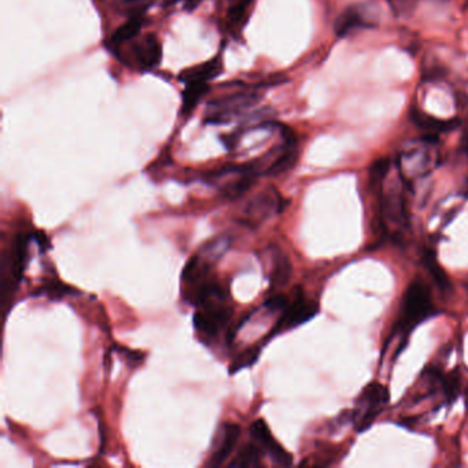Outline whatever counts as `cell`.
Instances as JSON below:
<instances>
[{
	"label": "cell",
	"mask_w": 468,
	"mask_h": 468,
	"mask_svg": "<svg viewBox=\"0 0 468 468\" xmlns=\"http://www.w3.org/2000/svg\"><path fill=\"white\" fill-rule=\"evenodd\" d=\"M261 87H251L249 90L238 91L234 94H227L217 99H213L205 113V124L219 125L227 124L242 112L253 108L258 103L261 94L258 93Z\"/></svg>",
	"instance_id": "obj_1"
},
{
	"label": "cell",
	"mask_w": 468,
	"mask_h": 468,
	"mask_svg": "<svg viewBox=\"0 0 468 468\" xmlns=\"http://www.w3.org/2000/svg\"><path fill=\"white\" fill-rule=\"evenodd\" d=\"M434 312L432 299L428 288L421 282H412L402 298L401 306V321L399 327L402 331L409 332L423 320L430 317Z\"/></svg>",
	"instance_id": "obj_2"
},
{
	"label": "cell",
	"mask_w": 468,
	"mask_h": 468,
	"mask_svg": "<svg viewBox=\"0 0 468 468\" xmlns=\"http://www.w3.org/2000/svg\"><path fill=\"white\" fill-rule=\"evenodd\" d=\"M225 302L227 301H212L198 306L193 323L201 335L214 336L227 325L232 316V308Z\"/></svg>",
	"instance_id": "obj_3"
},
{
	"label": "cell",
	"mask_w": 468,
	"mask_h": 468,
	"mask_svg": "<svg viewBox=\"0 0 468 468\" xmlns=\"http://www.w3.org/2000/svg\"><path fill=\"white\" fill-rule=\"evenodd\" d=\"M284 209V201L275 188H268L257 194L243 210V224L249 227H258L273 213H282Z\"/></svg>",
	"instance_id": "obj_4"
},
{
	"label": "cell",
	"mask_w": 468,
	"mask_h": 468,
	"mask_svg": "<svg viewBox=\"0 0 468 468\" xmlns=\"http://www.w3.org/2000/svg\"><path fill=\"white\" fill-rule=\"evenodd\" d=\"M389 398H390V394H389L387 387L380 383L373 382L364 389L358 399V404L364 406L361 417L356 423V430L358 432L371 427L372 421L380 413L382 408L389 402Z\"/></svg>",
	"instance_id": "obj_5"
},
{
	"label": "cell",
	"mask_w": 468,
	"mask_h": 468,
	"mask_svg": "<svg viewBox=\"0 0 468 468\" xmlns=\"http://www.w3.org/2000/svg\"><path fill=\"white\" fill-rule=\"evenodd\" d=\"M132 66L140 72H149L157 68L162 60V46L156 34H147L143 39L135 43L131 50Z\"/></svg>",
	"instance_id": "obj_6"
},
{
	"label": "cell",
	"mask_w": 468,
	"mask_h": 468,
	"mask_svg": "<svg viewBox=\"0 0 468 468\" xmlns=\"http://www.w3.org/2000/svg\"><path fill=\"white\" fill-rule=\"evenodd\" d=\"M317 312L319 305L316 302L305 299L302 295H299L298 298H295L293 304H288L287 308L283 310V315L275 325L273 331L271 332V336L276 332L286 331L309 321L317 315Z\"/></svg>",
	"instance_id": "obj_7"
},
{
	"label": "cell",
	"mask_w": 468,
	"mask_h": 468,
	"mask_svg": "<svg viewBox=\"0 0 468 468\" xmlns=\"http://www.w3.org/2000/svg\"><path fill=\"white\" fill-rule=\"evenodd\" d=\"M250 434L251 438L269 454L273 463L278 465H291L293 464V456L272 436L269 427L262 419H257L250 426Z\"/></svg>",
	"instance_id": "obj_8"
},
{
	"label": "cell",
	"mask_w": 468,
	"mask_h": 468,
	"mask_svg": "<svg viewBox=\"0 0 468 468\" xmlns=\"http://www.w3.org/2000/svg\"><path fill=\"white\" fill-rule=\"evenodd\" d=\"M241 436V427L235 423H225L221 430V439L209 460L210 467H219L230 457Z\"/></svg>",
	"instance_id": "obj_9"
},
{
	"label": "cell",
	"mask_w": 468,
	"mask_h": 468,
	"mask_svg": "<svg viewBox=\"0 0 468 468\" xmlns=\"http://www.w3.org/2000/svg\"><path fill=\"white\" fill-rule=\"evenodd\" d=\"M223 72V58L221 56H216L213 60L206 61L201 65L188 68L183 71L179 76V80L188 84L195 82H205L209 83L210 80L216 79Z\"/></svg>",
	"instance_id": "obj_10"
},
{
	"label": "cell",
	"mask_w": 468,
	"mask_h": 468,
	"mask_svg": "<svg viewBox=\"0 0 468 468\" xmlns=\"http://www.w3.org/2000/svg\"><path fill=\"white\" fill-rule=\"evenodd\" d=\"M410 119L421 130L428 131V132H450L453 130H456L460 125V120L458 119H449V120H442V119H436L432 117L419 109H413L410 112Z\"/></svg>",
	"instance_id": "obj_11"
},
{
	"label": "cell",
	"mask_w": 468,
	"mask_h": 468,
	"mask_svg": "<svg viewBox=\"0 0 468 468\" xmlns=\"http://www.w3.org/2000/svg\"><path fill=\"white\" fill-rule=\"evenodd\" d=\"M145 25V17L142 14L131 16V19L120 27L110 39L112 49H120L123 45L134 40L142 31Z\"/></svg>",
	"instance_id": "obj_12"
},
{
	"label": "cell",
	"mask_w": 468,
	"mask_h": 468,
	"mask_svg": "<svg viewBox=\"0 0 468 468\" xmlns=\"http://www.w3.org/2000/svg\"><path fill=\"white\" fill-rule=\"evenodd\" d=\"M209 93V83L195 82L186 84L182 95V114L188 116L194 112L202 98Z\"/></svg>",
	"instance_id": "obj_13"
},
{
	"label": "cell",
	"mask_w": 468,
	"mask_h": 468,
	"mask_svg": "<svg viewBox=\"0 0 468 468\" xmlns=\"http://www.w3.org/2000/svg\"><path fill=\"white\" fill-rule=\"evenodd\" d=\"M293 276V265L288 260V257L282 253L280 250L276 251L273 256V267L271 273V286L273 288L284 287Z\"/></svg>",
	"instance_id": "obj_14"
},
{
	"label": "cell",
	"mask_w": 468,
	"mask_h": 468,
	"mask_svg": "<svg viewBox=\"0 0 468 468\" xmlns=\"http://www.w3.org/2000/svg\"><path fill=\"white\" fill-rule=\"evenodd\" d=\"M362 27H367V24L362 20L358 10L354 8H349L336 19L335 25H334V31H335V35L338 38H345L349 34H352L353 31L360 29Z\"/></svg>",
	"instance_id": "obj_15"
},
{
	"label": "cell",
	"mask_w": 468,
	"mask_h": 468,
	"mask_svg": "<svg viewBox=\"0 0 468 468\" xmlns=\"http://www.w3.org/2000/svg\"><path fill=\"white\" fill-rule=\"evenodd\" d=\"M254 0H232L227 12V25L231 29H241L249 19Z\"/></svg>",
	"instance_id": "obj_16"
},
{
	"label": "cell",
	"mask_w": 468,
	"mask_h": 468,
	"mask_svg": "<svg viewBox=\"0 0 468 468\" xmlns=\"http://www.w3.org/2000/svg\"><path fill=\"white\" fill-rule=\"evenodd\" d=\"M258 173L257 172H246L242 173L239 179H236L232 183H228L224 188H223V197H225L230 201H235L239 199L241 197H243L256 183Z\"/></svg>",
	"instance_id": "obj_17"
},
{
	"label": "cell",
	"mask_w": 468,
	"mask_h": 468,
	"mask_svg": "<svg viewBox=\"0 0 468 468\" xmlns=\"http://www.w3.org/2000/svg\"><path fill=\"white\" fill-rule=\"evenodd\" d=\"M261 453L262 447L257 442L246 443L236 458L231 463L234 467H260L261 465Z\"/></svg>",
	"instance_id": "obj_18"
},
{
	"label": "cell",
	"mask_w": 468,
	"mask_h": 468,
	"mask_svg": "<svg viewBox=\"0 0 468 468\" xmlns=\"http://www.w3.org/2000/svg\"><path fill=\"white\" fill-rule=\"evenodd\" d=\"M382 212L386 220H390L393 223L399 224L402 221V219L405 217L404 213V202H402V197L399 193L397 194H390L387 197H384L383 199V205H382Z\"/></svg>",
	"instance_id": "obj_19"
},
{
	"label": "cell",
	"mask_w": 468,
	"mask_h": 468,
	"mask_svg": "<svg viewBox=\"0 0 468 468\" xmlns=\"http://www.w3.org/2000/svg\"><path fill=\"white\" fill-rule=\"evenodd\" d=\"M424 265L428 271V273L431 275L432 280L435 282V284L442 290V291H447L450 288V280L446 275V272L441 268V265L436 262L435 256L432 253H426L424 257Z\"/></svg>",
	"instance_id": "obj_20"
},
{
	"label": "cell",
	"mask_w": 468,
	"mask_h": 468,
	"mask_svg": "<svg viewBox=\"0 0 468 468\" xmlns=\"http://www.w3.org/2000/svg\"><path fill=\"white\" fill-rule=\"evenodd\" d=\"M230 243H231L230 236H227V235L219 236L217 239L212 241V242L204 249L201 257H202L206 262H209L210 265H213V264L217 262V261L223 257V254L228 250Z\"/></svg>",
	"instance_id": "obj_21"
},
{
	"label": "cell",
	"mask_w": 468,
	"mask_h": 468,
	"mask_svg": "<svg viewBox=\"0 0 468 468\" xmlns=\"http://www.w3.org/2000/svg\"><path fill=\"white\" fill-rule=\"evenodd\" d=\"M260 353H261V347L260 346H254V347L251 346L247 350H245L243 353H241L235 358L234 364L230 367V373H235L239 369H243L246 367H251L253 364H256L257 360H258Z\"/></svg>",
	"instance_id": "obj_22"
},
{
	"label": "cell",
	"mask_w": 468,
	"mask_h": 468,
	"mask_svg": "<svg viewBox=\"0 0 468 468\" xmlns=\"http://www.w3.org/2000/svg\"><path fill=\"white\" fill-rule=\"evenodd\" d=\"M390 169V161L387 158H380V160H376L371 168H369V172H368V176H369V186L371 187H375V186H379L384 177L387 176V172Z\"/></svg>",
	"instance_id": "obj_23"
},
{
	"label": "cell",
	"mask_w": 468,
	"mask_h": 468,
	"mask_svg": "<svg viewBox=\"0 0 468 468\" xmlns=\"http://www.w3.org/2000/svg\"><path fill=\"white\" fill-rule=\"evenodd\" d=\"M43 291L47 294V295H50L53 299H60V298H62V297H65V295H69V294H77L79 291H76L75 288H72V287H69V286H65L64 283H61V282H56V280H53V282H49L45 287H43Z\"/></svg>",
	"instance_id": "obj_24"
},
{
	"label": "cell",
	"mask_w": 468,
	"mask_h": 468,
	"mask_svg": "<svg viewBox=\"0 0 468 468\" xmlns=\"http://www.w3.org/2000/svg\"><path fill=\"white\" fill-rule=\"evenodd\" d=\"M442 386H443V391L447 397L449 401L454 399V397H457L458 393V386H460V378L457 372H452L447 376L443 378L442 380Z\"/></svg>",
	"instance_id": "obj_25"
},
{
	"label": "cell",
	"mask_w": 468,
	"mask_h": 468,
	"mask_svg": "<svg viewBox=\"0 0 468 468\" xmlns=\"http://www.w3.org/2000/svg\"><path fill=\"white\" fill-rule=\"evenodd\" d=\"M154 2V0H121V3L125 6L127 12L132 16L142 14L146 9Z\"/></svg>",
	"instance_id": "obj_26"
},
{
	"label": "cell",
	"mask_w": 468,
	"mask_h": 468,
	"mask_svg": "<svg viewBox=\"0 0 468 468\" xmlns=\"http://www.w3.org/2000/svg\"><path fill=\"white\" fill-rule=\"evenodd\" d=\"M288 305V299L287 297L282 295V294H276V295H272L271 298H268L265 302H264V306L269 310H284Z\"/></svg>",
	"instance_id": "obj_27"
},
{
	"label": "cell",
	"mask_w": 468,
	"mask_h": 468,
	"mask_svg": "<svg viewBox=\"0 0 468 468\" xmlns=\"http://www.w3.org/2000/svg\"><path fill=\"white\" fill-rule=\"evenodd\" d=\"M117 350L125 354V360H127L131 365H136V364L142 362V360H143V354L139 353V352H132V350H128V349H125V347H121V349H117Z\"/></svg>",
	"instance_id": "obj_28"
},
{
	"label": "cell",
	"mask_w": 468,
	"mask_h": 468,
	"mask_svg": "<svg viewBox=\"0 0 468 468\" xmlns=\"http://www.w3.org/2000/svg\"><path fill=\"white\" fill-rule=\"evenodd\" d=\"M461 145H463V149L468 153V119L464 123V128H463V134H461Z\"/></svg>",
	"instance_id": "obj_29"
},
{
	"label": "cell",
	"mask_w": 468,
	"mask_h": 468,
	"mask_svg": "<svg viewBox=\"0 0 468 468\" xmlns=\"http://www.w3.org/2000/svg\"><path fill=\"white\" fill-rule=\"evenodd\" d=\"M201 3V0H186V3H184V8L188 12H193L198 5Z\"/></svg>",
	"instance_id": "obj_30"
},
{
	"label": "cell",
	"mask_w": 468,
	"mask_h": 468,
	"mask_svg": "<svg viewBox=\"0 0 468 468\" xmlns=\"http://www.w3.org/2000/svg\"><path fill=\"white\" fill-rule=\"evenodd\" d=\"M465 402H467V408H468V391H467V395H465Z\"/></svg>",
	"instance_id": "obj_31"
},
{
	"label": "cell",
	"mask_w": 468,
	"mask_h": 468,
	"mask_svg": "<svg viewBox=\"0 0 468 468\" xmlns=\"http://www.w3.org/2000/svg\"><path fill=\"white\" fill-rule=\"evenodd\" d=\"M467 193H468V191H467Z\"/></svg>",
	"instance_id": "obj_32"
}]
</instances>
